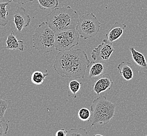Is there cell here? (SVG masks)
Returning <instances> with one entry per match:
<instances>
[{
	"label": "cell",
	"instance_id": "1",
	"mask_svg": "<svg viewBox=\"0 0 147 136\" xmlns=\"http://www.w3.org/2000/svg\"><path fill=\"white\" fill-rule=\"evenodd\" d=\"M85 51L81 49L59 51L53 67L61 77L72 79H83L90 63Z\"/></svg>",
	"mask_w": 147,
	"mask_h": 136
},
{
	"label": "cell",
	"instance_id": "14",
	"mask_svg": "<svg viewBox=\"0 0 147 136\" xmlns=\"http://www.w3.org/2000/svg\"><path fill=\"white\" fill-rule=\"evenodd\" d=\"M132 59L137 65L144 70H147V62L144 55L136 50L134 47H130Z\"/></svg>",
	"mask_w": 147,
	"mask_h": 136
},
{
	"label": "cell",
	"instance_id": "17",
	"mask_svg": "<svg viewBox=\"0 0 147 136\" xmlns=\"http://www.w3.org/2000/svg\"><path fill=\"white\" fill-rule=\"evenodd\" d=\"M40 9L53 10L59 5L58 0H37Z\"/></svg>",
	"mask_w": 147,
	"mask_h": 136
},
{
	"label": "cell",
	"instance_id": "9",
	"mask_svg": "<svg viewBox=\"0 0 147 136\" xmlns=\"http://www.w3.org/2000/svg\"><path fill=\"white\" fill-rule=\"evenodd\" d=\"M93 86V91L97 95H100L102 92L112 89L113 82L110 74L105 73L97 79Z\"/></svg>",
	"mask_w": 147,
	"mask_h": 136
},
{
	"label": "cell",
	"instance_id": "8",
	"mask_svg": "<svg viewBox=\"0 0 147 136\" xmlns=\"http://www.w3.org/2000/svg\"><path fill=\"white\" fill-rule=\"evenodd\" d=\"M13 18L16 28L18 32H22L24 28L28 26L31 22L30 15L23 7H18L14 14Z\"/></svg>",
	"mask_w": 147,
	"mask_h": 136
},
{
	"label": "cell",
	"instance_id": "25",
	"mask_svg": "<svg viewBox=\"0 0 147 136\" xmlns=\"http://www.w3.org/2000/svg\"><path fill=\"white\" fill-rule=\"evenodd\" d=\"M13 0H0V3H6V2H12Z\"/></svg>",
	"mask_w": 147,
	"mask_h": 136
},
{
	"label": "cell",
	"instance_id": "23",
	"mask_svg": "<svg viewBox=\"0 0 147 136\" xmlns=\"http://www.w3.org/2000/svg\"><path fill=\"white\" fill-rule=\"evenodd\" d=\"M67 130H65L64 128H62L60 130H58L56 132L55 135L56 136H67Z\"/></svg>",
	"mask_w": 147,
	"mask_h": 136
},
{
	"label": "cell",
	"instance_id": "16",
	"mask_svg": "<svg viewBox=\"0 0 147 136\" xmlns=\"http://www.w3.org/2000/svg\"><path fill=\"white\" fill-rule=\"evenodd\" d=\"M48 73H43L41 71H36L34 72L31 76V81L32 83L36 86H40L44 82L45 78L48 76Z\"/></svg>",
	"mask_w": 147,
	"mask_h": 136
},
{
	"label": "cell",
	"instance_id": "12",
	"mask_svg": "<svg viewBox=\"0 0 147 136\" xmlns=\"http://www.w3.org/2000/svg\"><path fill=\"white\" fill-rule=\"evenodd\" d=\"M5 48L12 50H19L23 51L25 48L24 42L22 40H18L14 32H13L8 36L6 41Z\"/></svg>",
	"mask_w": 147,
	"mask_h": 136
},
{
	"label": "cell",
	"instance_id": "11",
	"mask_svg": "<svg viewBox=\"0 0 147 136\" xmlns=\"http://www.w3.org/2000/svg\"><path fill=\"white\" fill-rule=\"evenodd\" d=\"M105 65L102 62L91 61L88 67V77L91 79H96L105 73Z\"/></svg>",
	"mask_w": 147,
	"mask_h": 136
},
{
	"label": "cell",
	"instance_id": "7",
	"mask_svg": "<svg viewBox=\"0 0 147 136\" xmlns=\"http://www.w3.org/2000/svg\"><path fill=\"white\" fill-rule=\"evenodd\" d=\"M114 51L113 42L107 39H104L102 43L92 51L91 56L94 61H106Z\"/></svg>",
	"mask_w": 147,
	"mask_h": 136
},
{
	"label": "cell",
	"instance_id": "13",
	"mask_svg": "<svg viewBox=\"0 0 147 136\" xmlns=\"http://www.w3.org/2000/svg\"><path fill=\"white\" fill-rule=\"evenodd\" d=\"M118 70L121 75L126 81H130L134 77V72L131 64L129 62L122 61L117 66Z\"/></svg>",
	"mask_w": 147,
	"mask_h": 136
},
{
	"label": "cell",
	"instance_id": "6",
	"mask_svg": "<svg viewBox=\"0 0 147 136\" xmlns=\"http://www.w3.org/2000/svg\"><path fill=\"white\" fill-rule=\"evenodd\" d=\"M80 36L76 29L56 32L55 36V49L58 51L72 49L79 44Z\"/></svg>",
	"mask_w": 147,
	"mask_h": 136
},
{
	"label": "cell",
	"instance_id": "2",
	"mask_svg": "<svg viewBox=\"0 0 147 136\" xmlns=\"http://www.w3.org/2000/svg\"><path fill=\"white\" fill-rule=\"evenodd\" d=\"M45 20L55 33L76 29L79 16L71 6L56 7L45 16Z\"/></svg>",
	"mask_w": 147,
	"mask_h": 136
},
{
	"label": "cell",
	"instance_id": "22",
	"mask_svg": "<svg viewBox=\"0 0 147 136\" xmlns=\"http://www.w3.org/2000/svg\"><path fill=\"white\" fill-rule=\"evenodd\" d=\"M8 123L5 121H0V136H5L9 130Z\"/></svg>",
	"mask_w": 147,
	"mask_h": 136
},
{
	"label": "cell",
	"instance_id": "20",
	"mask_svg": "<svg viewBox=\"0 0 147 136\" xmlns=\"http://www.w3.org/2000/svg\"><path fill=\"white\" fill-rule=\"evenodd\" d=\"M78 117L82 121H88L91 116V112L88 108L83 107L78 112Z\"/></svg>",
	"mask_w": 147,
	"mask_h": 136
},
{
	"label": "cell",
	"instance_id": "15",
	"mask_svg": "<svg viewBox=\"0 0 147 136\" xmlns=\"http://www.w3.org/2000/svg\"><path fill=\"white\" fill-rule=\"evenodd\" d=\"M9 2L0 3V26H5L9 23V20L7 17L9 13L7 6L9 5Z\"/></svg>",
	"mask_w": 147,
	"mask_h": 136
},
{
	"label": "cell",
	"instance_id": "10",
	"mask_svg": "<svg viewBox=\"0 0 147 136\" xmlns=\"http://www.w3.org/2000/svg\"><path fill=\"white\" fill-rule=\"evenodd\" d=\"M126 27L125 24L116 22L106 33V39L112 42L116 41L121 38Z\"/></svg>",
	"mask_w": 147,
	"mask_h": 136
},
{
	"label": "cell",
	"instance_id": "18",
	"mask_svg": "<svg viewBox=\"0 0 147 136\" xmlns=\"http://www.w3.org/2000/svg\"><path fill=\"white\" fill-rule=\"evenodd\" d=\"M81 88V83L77 80H74L71 81L69 84V91L68 96H73L74 95L76 98L77 93L79 91Z\"/></svg>",
	"mask_w": 147,
	"mask_h": 136
},
{
	"label": "cell",
	"instance_id": "26",
	"mask_svg": "<svg viewBox=\"0 0 147 136\" xmlns=\"http://www.w3.org/2000/svg\"><path fill=\"white\" fill-rule=\"evenodd\" d=\"M146 136H147V135H146Z\"/></svg>",
	"mask_w": 147,
	"mask_h": 136
},
{
	"label": "cell",
	"instance_id": "19",
	"mask_svg": "<svg viewBox=\"0 0 147 136\" xmlns=\"http://www.w3.org/2000/svg\"><path fill=\"white\" fill-rule=\"evenodd\" d=\"M11 102L10 100H3L0 98V121H5L4 115L9 106Z\"/></svg>",
	"mask_w": 147,
	"mask_h": 136
},
{
	"label": "cell",
	"instance_id": "5",
	"mask_svg": "<svg viewBox=\"0 0 147 136\" xmlns=\"http://www.w3.org/2000/svg\"><path fill=\"white\" fill-rule=\"evenodd\" d=\"M101 23L93 13L84 14L79 18L76 30L81 38L88 39L97 35Z\"/></svg>",
	"mask_w": 147,
	"mask_h": 136
},
{
	"label": "cell",
	"instance_id": "21",
	"mask_svg": "<svg viewBox=\"0 0 147 136\" xmlns=\"http://www.w3.org/2000/svg\"><path fill=\"white\" fill-rule=\"evenodd\" d=\"M88 133L86 130L83 128H80L79 129H74L72 128L67 131V136H88Z\"/></svg>",
	"mask_w": 147,
	"mask_h": 136
},
{
	"label": "cell",
	"instance_id": "3",
	"mask_svg": "<svg viewBox=\"0 0 147 136\" xmlns=\"http://www.w3.org/2000/svg\"><path fill=\"white\" fill-rule=\"evenodd\" d=\"M115 104L109 101L105 96L94 99L90 108L91 116L88 121L91 123V127L97 124L106 125L115 116Z\"/></svg>",
	"mask_w": 147,
	"mask_h": 136
},
{
	"label": "cell",
	"instance_id": "4",
	"mask_svg": "<svg viewBox=\"0 0 147 136\" xmlns=\"http://www.w3.org/2000/svg\"><path fill=\"white\" fill-rule=\"evenodd\" d=\"M53 32L46 22H42L36 28L32 36L33 48L41 53H50L55 49Z\"/></svg>",
	"mask_w": 147,
	"mask_h": 136
},
{
	"label": "cell",
	"instance_id": "24",
	"mask_svg": "<svg viewBox=\"0 0 147 136\" xmlns=\"http://www.w3.org/2000/svg\"><path fill=\"white\" fill-rule=\"evenodd\" d=\"M34 0H13L16 3H18V4H24L26 3H28L29 2H32Z\"/></svg>",
	"mask_w": 147,
	"mask_h": 136
}]
</instances>
